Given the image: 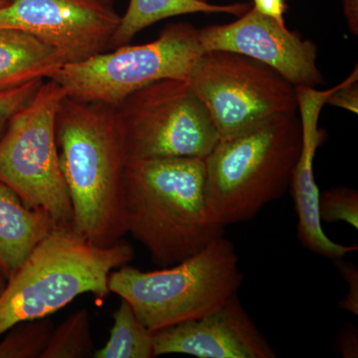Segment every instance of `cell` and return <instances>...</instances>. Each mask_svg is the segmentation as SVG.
<instances>
[{
  "label": "cell",
  "instance_id": "6da1fadb",
  "mask_svg": "<svg viewBox=\"0 0 358 358\" xmlns=\"http://www.w3.org/2000/svg\"><path fill=\"white\" fill-rule=\"evenodd\" d=\"M59 160L71 204V229L112 246L127 234L124 180L129 157L114 106L66 96L56 117Z\"/></svg>",
  "mask_w": 358,
  "mask_h": 358
},
{
  "label": "cell",
  "instance_id": "7a4b0ae2",
  "mask_svg": "<svg viewBox=\"0 0 358 358\" xmlns=\"http://www.w3.org/2000/svg\"><path fill=\"white\" fill-rule=\"evenodd\" d=\"M124 195L127 232L159 267L176 265L223 236L225 227L207 205L201 157L129 160Z\"/></svg>",
  "mask_w": 358,
  "mask_h": 358
},
{
  "label": "cell",
  "instance_id": "3957f363",
  "mask_svg": "<svg viewBox=\"0 0 358 358\" xmlns=\"http://www.w3.org/2000/svg\"><path fill=\"white\" fill-rule=\"evenodd\" d=\"M301 147L298 113L277 115L248 133L219 140L204 157L212 217L224 227L243 222L284 196Z\"/></svg>",
  "mask_w": 358,
  "mask_h": 358
},
{
  "label": "cell",
  "instance_id": "277c9868",
  "mask_svg": "<svg viewBox=\"0 0 358 358\" xmlns=\"http://www.w3.org/2000/svg\"><path fill=\"white\" fill-rule=\"evenodd\" d=\"M134 256L128 242L96 246L71 227H58L33 250L0 294V336L23 320L50 317L81 294L107 298L110 273Z\"/></svg>",
  "mask_w": 358,
  "mask_h": 358
},
{
  "label": "cell",
  "instance_id": "5b68a950",
  "mask_svg": "<svg viewBox=\"0 0 358 358\" xmlns=\"http://www.w3.org/2000/svg\"><path fill=\"white\" fill-rule=\"evenodd\" d=\"M243 278L234 245L221 236L162 270L143 272L126 264L110 273L108 287L155 333L213 312L237 294Z\"/></svg>",
  "mask_w": 358,
  "mask_h": 358
},
{
  "label": "cell",
  "instance_id": "8992f818",
  "mask_svg": "<svg viewBox=\"0 0 358 358\" xmlns=\"http://www.w3.org/2000/svg\"><path fill=\"white\" fill-rule=\"evenodd\" d=\"M65 96L60 85L45 79L0 136V181L26 206L50 214L60 227H70L73 215L56 141V117Z\"/></svg>",
  "mask_w": 358,
  "mask_h": 358
},
{
  "label": "cell",
  "instance_id": "52a82bcc",
  "mask_svg": "<svg viewBox=\"0 0 358 358\" xmlns=\"http://www.w3.org/2000/svg\"><path fill=\"white\" fill-rule=\"evenodd\" d=\"M204 52L199 29L189 23H173L155 41L124 45L81 62L64 64L47 79L60 85L69 98L115 106L159 80L188 81Z\"/></svg>",
  "mask_w": 358,
  "mask_h": 358
},
{
  "label": "cell",
  "instance_id": "ba28073f",
  "mask_svg": "<svg viewBox=\"0 0 358 358\" xmlns=\"http://www.w3.org/2000/svg\"><path fill=\"white\" fill-rule=\"evenodd\" d=\"M187 82L210 115L219 140L248 133L277 115L298 113L296 87L241 54L204 52Z\"/></svg>",
  "mask_w": 358,
  "mask_h": 358
},
{
  "label": "cell",
  "instance_id": "9c48e42d",
  "mask_svg": "<svg viewBox=\"0 0 358 358\" xmlns=\"http://www.w3.org/2000/svg\"><path fill=\"white\" fill-rule=\"evenodd\" d=\"M114 107L129 160L204 159L219 141L206 108L183 80L145 85Z\"/></svg>",
  "mask_w": 358,
  "mask_h": 358
},
{
  "label": "cell",
  "instance_id": "30bf717a",
  "mask_svg": "<svg viewBox=\"0 0 358 358\" xmlns=\"http://www.w3.org/2000/svg\"><path fill=\"white\" fill-rule=\"evenodd\" d=\"M120 22L114 7L99 0H13L0 9V28L29 33L64 64L109 50Z\"/></svg>",
  "mask_w": 358,
  "mask_h": 358
},
{
  "label": "cell",
  "instance_id": "8fae6325",
  "mask_svg": "<svg viewBox=\"0 0 358 358\" xmlns=\"http://www.w3.org/2000/svg\"><path fill=\"white\" fill-rule=\"evenodd\" d=\"M204 51L241 54L268 66L294 87L324 83L317 67V47L300 33L263 15L253 7L228 24L199 29Z\"/></svg>",
  "mask_w": 358,
  "mask_h": 358
},
{
  "label": "cell",
  "instance_id": "7c38bea8",
  "mask_svg": "<svg viewBox=\"0 0 358 358\" xmlns=\"http://www.w3.org/2000/svg\"><path fill=\"white\" fill-rule=\"evenodd\" d=\"M155 357L275 358V352L242 307L237 294L200 317L154 333Z\"/></svg>",
  "mask_w": 358,
  "mask_h": 358
},
{
  "label": "cell",
  "instance_id": "4fadbf2b",
  "mask_svg": "<svg viewBox=\"0 0 358 358\" xmlns=\"http://www.w3.org/2000/svg\"><path fill=\"white\" fill-rule=\"evenodd\" d=\"M333 88L320 91L313 87H296L298 114L301 124L300 155L292 176V195L294 202L298 226L296 236L305 248L317 255L336 260L358 249L357 245L336 243L322 229L319 213L320 190L315 182L313 162L317 148L326 138L319 128L320 112Z\"/></svg>",
  "mask_w": 358,
  "mask_h": 358
},
{
  "label": "cell",
  "instance_id": "5bb4252c",
  "mask_svg": "<svg viewBox=\"0 0 358 358\" xmlns=\"http://www.w3.org/2000/svg\"><path fill=\"white\" fill-rule=\"evenodd\" d=\"M60 226L42 209L29 208L0 181V277L8 281L40 242Z\"/></svg>",
  "mask_w": 358,
  "mask_h": 358
},
{
  "label": "cell",
  "instance_id": "9a60e30c",
  "mask_svg": "<svg viewBox=\"0 0 358 358\" xmlns=\"http://www.w3.org/2000/svg\"><path fill=\"white\" fill-rule=\"evenodd\" d=\"M63 65L57 52L29 33L0 28V92L47 79Z\"/></svg>",
  "mask_w": 358,
  "mask_h": 358
},
{
  "label": "cell",
  "instance_id": "2e32d148",
  "mask_svg": "<svg viewBox=\"0 0 358 358\" xmlns=\"http://www.w3.org/2000/svg\"><path fill=\"white\" fill-rule=\"evenodd\" d=\"M251 8L249 3L216 6L199 0H129L113 37L110 49L128 45L141 30L173 16L190 13H227L241 16Z\"/></svg>",
  "mask_w": 358,
  "mask_h": 358
},
{
  "label": "cell",
  "instance_id": "e0dca14e",
  "mask_svg": "<svg viewBox=\"0 0 358 358\" xmlns=\"http://www.w3.org/2000/svg\"><path fill=\"white\" fill-rule=\"evenodd\" d=\"M114 324L105 346L95 350V358H152L155 357L154 333L134 313L128 301L122 299L114 313Z\"/></svg>",
  "mask_w": 358,
  "mask_h": 358
},
{
  "label": "cell",
  "instance_id": "ac0fdd59",
  "mask_svg": "<svg viewBox=\"0 0 358 358\" xmlns=\"http://www.w3.org/2000/svg\"><path fill=\"white\" fill-rule=\"evenodd\" d=\"M91 322L87 308L73 313L52 331L40 358L94 357Z\"/></svg>",
  "mask_w": 358,
  "mask_h": 358
},
{
  "label": "cell",
  "instance_id": "d6986e66",
  "mask_svg": "<svg viewBox=\"0 0 358 358\" xmlns=\"http://www.w3.org/2000/svg\"><path fill=\"white\" fill-rule=\"evenodd\" d=\"M53 329L49 317L14 324L0 341V358L41 357Z\"/></svg>",
  "mask_w": 358,
  "mask_h": 358
},
{
  "label": "cell",
  "instance_id": "ffe728a7",
  "mask_svg": "<svg viewBox=\"0 0 358 358\" xmlns=\"http://www.w3.org/2000/svg\"><path fill=\"white\" fill-rule=\"evenodd\" d=\"M320 220L334 223L343 221L358 229V192L355 188L334 186L320 193Z\"/></svg>",
  "mask_w": 358,
  "mask_h": 358
},
{
  "label": "cell",
  "instance_id": "44dd1931",
  "mask_svg": "<svg viewBox=\"0 0 358 358\" xmlns=\"http://www.w3.org/2000/svg\"><path fill=\"white\" fill-rule=\"evenodd\" d=\"M44 80H33L15 88L0 92V134L6 128L9 119L31 100Z\"/></svg>",
  "mask_w": 358,
  "mask_h": 358
},
{
  "label": "cell",
  "instance_id": "7402d4cb",
  "mask_svg": "<svg viewBox=\"0 0 358 358\" xmlns=\"http://www.w3.org/2000/svg\"><path fill=\"white\" fill-rule=\"evenodd\" d=\"M358 71H352L345 81L334 86L331 95L327 99L326 105L334 106L350 110L353 114L358 113Z\"/></svg>",
  "mask_w": 358,
  "mask_h": 358
},
{
  "label": "cell",
  "instance_id": "603a6c76",
  "mask_svg": "<svg viewBox=\"0 0 358 358\" xmlns=\"http://www.w3.org/2000/svg\"><path fill=\"white\" fill-rule=\"evenodd\" d=\"M334 265L338 268L339 274L348 285V291L345 298L339 301V310L358 315V270L357 266L348 262L343 258L336 259Z\"/></svg>",
  "mask_w": 358,
  "mask_h": 358
},
{
  "label": "cell",
  "instance_id": "cb8c5ba5",
  "mask_svg": "<svg viewBox=\"0 0 358 358\" xmlns=\"http://www.w3.org/2000/svg\"><path fill=\"white\" fill-rule=\"evenodd\" d=\"M336 348L343 358L358 357V329L352 322H346L338 329Z\"/></svg>",
  "mask_w": 358,
  "mask_h": 358
},
{
  "label": "cell",
  "instance_id": "d4e9b609",
  "mask_svg": "<svg viewBox=\"0 0 358 358\" xmlns=\"http://www.w3.org/2000/svg\"><path fill=\"white\" fill-rule=\"evenodd\" d=\"M253 8L259 13L268 16L277 21L279 24H285V13L288 11L286 0H253Z\"/></svg>",
  "mask_w": 358,
  "mask_h": 358
},
{
  "label": "cell",
  "instance_id": "484cf974",
  "mask_svg": "<svg viewBox=\"0 0 358 358\" xmlns=\"http://www.w3.org/2000/svg\"><path fill=\"white\" fill-rule=\"evenodd\" d=\"M348 28L355 35L358 34V0H343Z\"/></svg>",
  "mask_w": 358,
  "mask_h": 358
},
{
  "label": "cell",
  "instance_id": "4316f807",
  "mask_svg": "<svg viewBox=\"0 0 358 358\" xmlns=\"http://www.w3.org/2000/svg\"><path fill=\"white\" fill-rule=\"evenodd\" d=\"M13 0H0V9L4 8L13 2Z\"/></svg>",
  "mask_w": 358,
  "mask_h": 358
},
{
  "label": "cell",
  "instance_id": "83f0119b",
  "mask_svg": "<svg viewBox=\"0 0 358 358\" xmlns=\"http://www.w3.org/2000/svg\"><path fill=\"white\" fill-rule=\"evenodd\" d=\"M99 1L102 2V3L106 4V6L114 7V0H99Z\"/></svg>",
  "mask_w": 358,
  "mask_h": 358
},
{
  "label": "cell",
  "instance_id": "f1b7e54d",
  "mask_svg": "<svg viewBox=\"0 0 358 358\" xmlns=\"http://www.w3.org/2000/svg\"><path fill=\"white\" fill-rule=\"evenodd\" d=\"M4 281H6V280H4L3 278L0 277V294H1V292L3 291L4 287H6Z\"/></svg>",
  "mask_w": 358,
  "mask_h": 358
},
{
  "label": "cell",
  "instance_id": "f546056e",
  "mask_svg": "<svg viewBox=\"0 0 358 358\" xmlns=\"http://www.w3.org/2000/svg\"><path fill=\"white\" fill-rule=\"evenodd\" d=\"M199 1L207 2V0H199Z\"/></svg>",
  "mask_w": 358,
  "mask_h": 358
}]
</instances>
